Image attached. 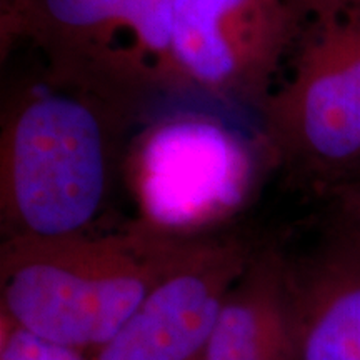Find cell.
<instances>
[{"label": "cell", "instance_id": "obj_7", "mask_svg": "<svg viewBox=\"0 0 360 360\" xmlns=\"http://www.w3.org/2000/svg\"><path fill=\"white\" fill-rule=\"evenodd\" d=\"M337 227L302 257H285L297 360H360V229Z\"/></svg>", "mask_w": 360, "mask_h": 360}, {"label": "cell", "instance_id": "obj_4", "mask_svg": "<svg viewBox=\"0 0 360 360\" xmlns=\"http://www.w3.org/2000/svg\"><path fill=\"white\" fill-rule=\"evenodd\" d=\"M254 147L220 119L200 112L160 117L139 135L129 160L137 222L182 237L231 214L255 182Z\"/></svg>", "mask_w": 360, "mask_h": 360}, {"label": "cell", "instance_id": "obj_6", "mask_svg": "<svg viewBox=\"0 0 360 360\" xmlns=\"http://www.w3.org/2000/svg\"><path fill=\"white\" fill-rule=\"evenodd\" d=\"M254 250L233 236L197 237L90 360H200L225 297Z\"/></svg>", "mask_w": 360, "mask_h": 360}, {"label": "cell", "instance_id": "obj_2", "mask_svg": "<svg viewBox=\"0 0 360 360\" xmlns=\"http://www.w3.org/2000/svg\"><path fill=\"white\" fill-rule=\"evenodd\" d=\"M197 237L135 222L110 233L4 238L0 317L94 354L172 272Z\"/></svg>", "mask_w": 360, "mask_h": 360}, {"label": "cell", "instance_id": "obj_13", "mask_svg": "<svg viewBox=\"0 0 360 360\" xmlns=\"http://www.w3.org/2000/svg\"><path fill=\"white\" fill-rule=\"evenodd\" d=\"M337 187H345V188H354V191H360V160L354 165L352 169L349 170V174L345 175V177L342 179L335 187H332V188H337Z\"/></svg>", "mask_w": 360, "mask_h": 360}, {"label": "cell", "instance_id": "obj_9", "mask_svg": "<svg viewBox=\"0 0 360 360\" xmlns=\"http://www.w3.org/2000/svg\"><path fill=\"white\" fill-rule=\"evenodd\" d=\"M200 360H297L282 252L254 250L225 297Z\"/></svg>", "mask_w": 360, "mask_h": 360}, {"label": "cell", "instance_id": "obj_8", "mask_svg": "<svg viewBox=\"0 0 360 360\" xmlns=\"http://www.w3.org/2000/svg\"><path fill=\"white\" fill-rule=\"evenodd\" d=\"M0 22L4 40L30 39L47 52L52 70L141 87L119 44V0H0Z\"/></svg>", "mask_w": 360, "mask_h": 360}, {"label": "cell", "instance_id": "obj_11", "mask_svg": "<svg viewBox=\"0 0 360 360\" xmlns=\"http://www.w3.org/2000/svg\"><path fill=\"white\" fill-rule=\"evenodd\" d=\"M0 360H90V355L0 317Z\"/></svg>", "mask_w": 360, "mask_h": 360}, {"label": "cell", "instance_id": "obj_12", "mask_svg": "<svg viewBox=\"0 0 360 360\" xmlns=\"http://www.w3.org/2000/svg\"><path fill=\"white\" fill-rule=\"evenodd\" d=\"M328 193L334 195L339 217L360 229V191L337 187L328 191Z\"/></svg>", "mask_w": 360, "mask_h": 360}, {"label": "cell", "instance_id": "obj_10", "mask_svg": "<svg viewBox=\"0 0 360 360\" xmlns=\"http://www.w3.org/2000/svg\"><path fill=\"white\" fill-rule=\"evenodd\" d=\"M127 65L147 89L175 90V0H119Z\"/></svg>", "mask_w": 360, "mask_h": 360}, {"label": "cell", "instance_id": "obj_1", "mask_svg": "<svg viewBox=\"0 0 360 360\" xmlns=\"http://www.w3.org/2000/svg\"><path fill=\"white\" fill-rule=\"evenodd\" d=\"M141 90L49 70L4 117L0 212L8 237L89 232L107 199L119 132Z\"/></svg>", "mask_w": 360, "mask_h": 360}, {"label": "cell", "instance_id": "obj_5", "mask_svg": "<svg viewBox=\"0 0 360 360\" xmlns=\"http://www.w3.org/2000/svg\"><path fill=\"white\" fill-rule=\"evenodd\" d=\"M294 29L290 0H175V90L260 112Z\"/></svg>", "mask_w": 360, "mask_h": 360}, {"label": "cell", "instance_id": "obj_3", "mask_svg": "<svg viewBox=\"0 0 360 360\" xmlns=\"http://www.w3.org/2000/svg\"><path fill=\"white\" fill-rule=\"evenodd\" d=\"M295 29L260 109L278 164L335 187L360 160V0H290Z\"/></svg>", "mask_w": 360, "mask_h": 360}]
</instances>
